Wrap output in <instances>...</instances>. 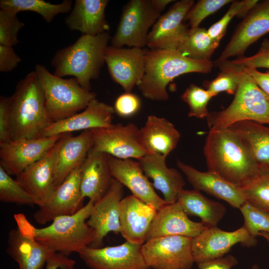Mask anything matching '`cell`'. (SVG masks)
<instances>
[{
    "mask_svg": "<svg viewBox=\"0 0 269 269\" xmlns=\"http://www.w3.org/2000/svg\"><path fill=\"white\" fill-rule=\"evenodd\" d=\"M0 201L6 203L33 205L30 195L0 165Z\"/></svg>",
    "mask_w": 269,
    "mask_h": 269,
    "instance_id": "37",
    "label": "cell"
},
{
    "mask_svg": "<svg viewBox=\"0 0 269 269\" xmlns=\"http://www.w3.org/2000/svg\"><path fill=\"white\" fill-rule=\"evenodd\" d=\"M241 188L246 201L269 213V167L260 166L259 175Z\"/></svg>",
    "mask_w": 269,
    "mask_h": 269,
    "instance_id": "36",
    "label": "cell"
},
{
    "mask_svg": "<svg viewBox=\"0 0 269 269\" xmlns=\"http://www.w3.org/2000/svg\"><path fill=\"white\" fill-rule=\"evenodd\" d=\"M192 239L181 236L154 238L141 245L142 253L151 269H191L195 263Z\"/></svg>",
    "mask_w": 269,
    "mask_h": 269,
    "instance_id": "9",
    "label": "cell"
},
{
    "mask_svg": "<svg viewBox=\"0 0 269 269\" xmlns=\"http://www.w3.org/2000/svg\"><path fill=\"white\" fill-rule=\"evenodd\" d=\"M93 143L92 149L121 159H139L147 153L140 137V129L133 123L113 124L111 126L91 130Z\"/></svg>",
    "mask_w": 269,
    "mask_h": 269,
    "instance_id": "10",
    "label": "cell"
},
{
    "mask_svg": "<svg viewBox=\"0 0 269 269\" xmlns=\"http://www.w3.org/2000/svg\"><path fill=\"white\" fill-rule=\"evenodd\" d=\"M109 31L96 36L82 34L72 44L57 50L51 61L54 74L72 76L84 89L91 91V81L98 78L105 63Z\"/></svg>",
    "mask_w": 269,
    "mask_h": 269,
    "instance_id": "4",
    "label": "cell"
},
{
    "mask_svg": "<svg viewBox=\"0 0 269 269\" xmlns=\"http://www.w3.org/2000/svg\"><path fill=\"white\" fill-rule=\"evenodd\" d=\"M217 67L220 72L214 79L203 82L205 89L213 97L222 92L235 95L240 83V67L232 64L229 60Z\"/></svg>",
    "mask_w": 269,
    "mask_h": 269,
    "instance_id": "35",
    "label": "cell"
},
{
    "mask_svg": "<svg viewBox=\"0 0 269 269\" xmlns=\"http://www.w3.org/2000/svg\"><path fill=\"white\" fill-rule=\"evenodd\" d=\"M194 3L193 0L177 1L160 15L148 33L146 46L149 49H178L189 30L183 22Z\"/></svg>",
    "mask_w": 269,
    "mask_h": 269,
    "instance_id": "16",
    "label": "cell"
},
{
    "mask_svg": "<svg viewBox=\"0 0 269 269\" xmlns=\"http://www.w3.org/2000/svg\"><path fill=\"white\" fill-rule=\"evenodd\" d=\"M177 165L194 189L224 200L235 208L239 209L246 202L241 187L216 173L208 170L200 171L180 160L177 161Z\"/></svg>",
    "mask_w": 269,
    "mask_h": 269,
    "instance_id": "25",
    "label": "cell"
},
{
    "mask_svg": "<svg viewBox=\"0 0 269 269\" xmlns=\"http://www.w3.org/2000/svg\"><path fill=\"white\" fill-rule=\"evenodd\" d=\"M229 128L243 140L260 166L269 167V127L245 121L236 123Z\"/></svg>",
    "mask_w": 269,
    "mask_h": 269,
    "instance_id": "32",
    "label": "cell"
},
{
    "mask_svg": "<svg viewBox=\"0 0 269 269\" xmlns=\"http://www.w3.org/2000/svg\"><path fill=\"white\" fill-rule=\"evenodd\" d=\"M115 113L114 107L100 101L96 98L81 112L51 123L41 132L39 137L109 127L113 125Z\"/></svg>",
    "mask_w": 269,
    "mask_h": 269,
    "instance_id": "20",
    "label": "cell"
},
{
    "mask_svg": "<svg viewBox=\"0 0 269 269\" xmlns=\"http://www.w3.org/2000/svg\"><path fill=\"white\" fill-rule=\"evenodd\" d=\"M34 71L42 87L47 112L52 122L79 113L96 98V93L84 89L74 77H58L40 64L35 65Z\"/></svg>",
    "mask_w": 269,
    "mask_h": 269,
    "instance_id": "7",
    "label": "cell"
},
{
    "mask_svg": "<svg viewBox=\"0 0 269 269\" xmlns=\"http://www.w3.org/2000/svg\"><path fill=\"white\" fill-rule=\"evenodd\" d=\"M110 157L107 153L91 149L81 167L82 195L94 203L107 192L114 179L110 168Z\"/></svg>",
    "mask_w": 269,
    "mask_h": 269,
    "instance_id": "24",
    "label": "cell"
},
{
    "mask_svg": "<svg viewBox=\"0 0 269 269\" xmlns=\"http://www.w3.org/2000/svg\"><path fill=\"white\" fill-rule=\"evenodd\" d=\"M242 67L244 71L253 79L258 87L267 96H269V69L265 72H262L257 69Z\"/></svg>",
    "mask_w": 269,
    "mask_h": 269,
    "instance_id": "49",
    "label": "cell"
},
{
    "mask_svg": "<svg viewBox=\"0 0 269 269\" xmlns=\"http://www.w3.org/2000/svg\"><path fill=\"white\" fill-rule=\"evenodd\" d=\"M239 67L240 83L234 99L225 109L209 113L206 118L210 130L227 129L245 121L269 125L268 96L243 67Z\"/></svg>",
    "mask_w": 269,
    "mask_h": 269,
    "instance_id": "6",
    "label": "cell"
},
{
    "mask_svg": "<svg viewBox=\"0 0 269 269\" xmlns=\"http://www.w3.org/2000/svg\"><path fill=\"white\" fill-rule=\"evenodd\" d=\"M6 251L17 264L18 269H41L56 253L34 239L24 236L18 229L9 231Z\"/></svg>",
    "mask_w": 269,
    "mask_h": 269,
    "instance_id": "29",
    "label": "cell"
},
{
    "mask_svg": "<svg viewBox=\"0 0 269 269\" xmlns=\"http://www.w3.org/2000/svg\"><path fill=\"white\" fill-rule=\"evenodd\" d=\"M10 97L0 98V142L9 141L8 134Z\"/></svg>",
    "mask_w": 269,
    "mask_h": 269,
    "instance_id": "46",
    "label": "cell"
},
{
    "mask_svg": "<svg viewBox=\"0 0 269 269\" xmlns=\"http://www.w3.org/2000/svg\"><path fill=\"white\" fill-rule=\"evenodd\" d=\"M246 3V0H233L222 17L207 29L212 39L220 42L226 32L229 23L234 17L237 16L241 13Z\"/></svg>",
    "mask_w": 269,
    "mask_h": 269,
    "instance_id": "42",
    "label": "cell"
},
{
    "mask_svg": "<svg viewBox=\"0 0 269 269\" xmlns=\"http://www.w3.org/2000/svg\"><path fill=\"white\" fill-rule=\"evenodd\" d=\"M252 269H261L258 265L255 264L252 266Z\"/></svg>",
    "mask_w": 269,
    "mask_h": 269,
    "instance_id": "52",
    "label": "cell"
},
{
    "mask_svg": "<svg viewBox=\"0 0 269 269\" xmlns=\"http://www.w3.org/2000/svg\"><path fill=\"white\" fill-rule=\"evenodd\" d=\"M146 51L137 47L117 48L111 45L107 48L105 59L109 74L125 92H131L142 79Z\"/></svg>",
    "mask_w": 269,
    "mask_h": 269,
    "instance_id": "17",
    "label": "cell"
},
{
    "mask_svg": "<svg viewBox=\"0 0 269 269\" xmlns=\"http://www.w3.org/2000/svg\"><path fill=\"white\" fill-rule=\"evenodd\" d=\"M109 163L113 178L127 187L133 195L157 210L167 204L155 191L138 161L121 159L110 155Z\"/></svg>",
    "mask_w": 269,
    "mask_h": 269,
    "instance_id": "21",
    "label": "cell"
},
{
    "mask_svg": "<svg viewBox=\"0 0 269 269\" xmlns=\"http://www.w3.org/2000/svg\"><path fill=\"white\" fill-rule=\"evenodd\" d=\"M160 13L152 0L129 1L124 6L116 31L111 38V46L140 48L146 46L148 30Z\"/></svg>",
    "mask_w": 269,
    "mask_h": 269,
    "instance_id": "8",
    "label": "cell"
},
{
    "mask_svg": "<svg viewBox=\"0 0 269 269\" xmlns=\"http://www.w3.org/2000/svg\"><path fill=\"white\" fill-rule=\"evenodd\" d=\"M81 167L72 171L56 188L50 201L34 213L33 218L37 223L44 225L57 217L73 215L83 207L84 198L80 189Z\"/></svg>",
    "mask_w": 269,
    "mask_h": 269,
    "instance_id": "19",
    "label": "cell"
},
{
    "mask_svg": "<svg viewBox=\"0 0 269 269\" xmlns=\"http://www.w3.org/2000/svg\"><path fill=\"white\" fill-rule=\"evenodd\" d=\"M108 2V0H76L65 18L66 26L70 30L93 36L109 31L105 15Z\"/></svg>",
    "mask_w": 269,
    "mask_h": 269,
    "instance_id": "27",
    "label": "cell"
},
{
    "mask_svg": "<svg viewBox=\"0 0 269 269\" xmlns=\"http://www.w3.org/2000/svg\"><path fill=\"white\" fill-rule=\"evenodd\" d=\"M238 264L237 259L234 256L229 255L197 266L199 269H232Z\"/></svg>",
    "mask_w": 269,
    "mask_h": 269,
    "instance_id": "48",
    "label": "cell"
},
{
    "mask_svg": "<svg viewBox=\"0 0 269 269\" xmlns=\"http://www.w3.org/2000/svg\"><path fill=\"white\" fill-rule=\"evenodd\" d=\"M76 262L60 253H54L46 263L45 269H74Z\"/></svg>",
    "mask_w": 269,
    "mask_h": 269,
    "instance_id": "47",
    "label": "cell"
},
{
    "mask_svg": "<svg viewBox=\"0 0 269 269\" xmlns=\"http://www.w3.org/2000/svg\"><path fill=\"white\" fill-rule=\"evenodd\" d=\"M157 210L133 195L120 203V233L126 241L143 245Z\"/></svg>",
    "mask_w": 269,
    "mask_h": 269,
    "instance_id": "22",
    "label": "cell"
},
{
    "mask_svg": "<svg viewBox=\"0 0 269 269\" xmlns=\"http://www.w3.org/2000/svg\"><path fill=\"white\" fill-rule=\"evenodd\" d=\"M213 62L188 58L177 50H146L144 75L137 86L149 100L165 101L168 84L180 75L190 73H209Z\"/></svg>",
    "mask_w": 269,
    "mask_h": 269,
    "instance_id": "3",
    "label": "cell"
},
{
    "mask_svg": "<svg viewBox=\"0 0 269 269\" xmlns=\"http://www.w3.org/2000/svg\"><path fill=\"white\" fill-rule=\"evenodd\" d=\"M65 134L40 159L16 176L15 180L30 195L39 207L48 203L56 188L54 174L56 160Z\"/></svg>",
    "mask_w": 269,
    "mask_h": 269,
    "instance_id": "11",
    "label": "cell"
},
{
    "mask_svg": "<svg viewBox=\"0 0 269 269\" xmlns=\"http://www.w3.org/2000/svg\"><path fill=\"white\" fill-rule=\"evenodd\" d=\"M232 64L247 68L257 69L265 68L269 69V39H265L258 51L254 55L245 56L233 60H229Z\"/></svg>",
    "mask_w": 269,
    "mask_h": 269,
    "instance_id": "43",
    "label": "cell"
},
{
    "mask_svg": "<svg viewBox=\"0 0 269 269\" xmlns=\"http://www.w3.org/2000/svg\"><path fill=\"white\" fill-rule=\"evenodd\" d=\"M207 228L202 222L190 220L177 201L173 203H167L157 211L148 231L146 241L169 236L193 238Z\"/></svg>",
    "mask_w": 269,
    "mask_h": 269,
    "instance_id": "23",
    "label": "cell"
},
{
    "mask_svg": "<svg viewBox=\"0 0 269 269\" xmlns=\"http://www.w3.org/2000/svg\"><path fill=\"white\" fill-rule=\"evenodd\" d=\"M124 194V186L114 179L107 192L94 203L87 221L95 232V238L90 247H102L104 239L108 233L120 234V203Z\"/></svg>",
    "mask_w": 269,
    "mask_h": 269,
    "instance_id": "18",
    "label": "cell"
},
{
    "mask_svg": "<svg viewBox=\"0 0 269 269\" xmlns=\"http://www.w3.org/2000/svg\"><path fill=\"white\" fill-rule=\"evenodd\" d=\"M93 143L91 130L84 131L75 136L68 134L64 137L55 163L54 184L56 188L72 171L82 166Z\"/></svg>",
    "mask_w": 269,
    "mask_h": 269,
    "instance_id": "28",
    "label": "cell"
},
{
    "mask_svg": "<svg viewBox=\"0 0 269 269\" xmlns=\"http://www.w3.org/2000/svg\"><path fill=\"white\" fill-rule=\"evenodd\" d=\"M203 152L208 170L238 187L247 184L260 172L249 147L230 128L210 130Z\"/></svg>",
    "mask_w": 269,
    "mask_h": 269,
    "instance_id": "1",
    "label": "cell"
},
{
    "mask_svg": "<svg viewBox=\"0 0 269 269\" xmlns=\"http://www.w3.org/2000/svg\"><path fill=\"white\" fill-rule=\"evenodd\" d=\"M78 254L90 269H151L144 259L141 245L127 241L114 246H88Z\"/></svg>",
    "mask_w": 269,
    "mask_h": 269,
    "instance_id": "14",
    "label": "cell"
},
{
    "mask_svg": "<svg viewBox=\"0 0 269 269\" xmlns=\"http://www.w3.org/2000/svg\"><path fill=\"white\" fill-rule=\"evenodd\" d=\"M258 235L264 237L269 245V233L267 232H261L259 233Z\"/></svg>",
    "mask_w": 269,
    "mask_h": 269,
    "instance_id": "51",
    "label": "cell"
},
{
    "mask_svg": "<svg viewBox=\"0 0 269 269\" xmlns=\"http://www.w3.org/2000/svg\"><path fill=\"white\" fill-rule=\"evenodd\" d=\"M140 106V100L137 95L131 92H125L117 98L114 108L119 116L129 118L136 114Z\"/></svg>",
    "mask_w": 269,
    "mask_h": 269,
    "instance_id": "44",
    "label": "cell"
},
{
    "mask_svg": "<svg viewBox=\"0 0 269 269\" xmlns=\"http://www.w3.org/2000/svg\"><path fill=\"white\" fill-rule=\"evenodd\" d=\"M268 100H269V96H268Z\"/></svg>",
    "mask_w": 269,
    "mask_h": 269,
    "instance_id": "53",
    "label": "cell"
},
{
    "mask_svg": "<svg viewBox=\"0 0 269 269\" xmlns=\"http://www.w3.org/2000/svg\"><path fill=\"white\" fill-rule=\"evenodd\" d=\"M177 201L188 216L199 217L207 228L217 227L226 212L223 204L208 199L194 189H182L178 193Z\"/></svg>",
    "mask_w": 269,
    "mask_h": 269,
    "instance_id": "31",
    "label": "cell"
},
{
    "mask_svg": "<svg viewBox=\"0 0 269 269\" xmlns=\"http://www.w3.org/2000/svg\"><path fill=\"white\" fill-rule=\"evenodd\" d=\"M24 26L17 13L0 10V44L13 47L19 43V31Z\"/></svg>",
    "mask_w": 269,
    "mask_h": 269,
    "instance_id": "40",
    "label": "cell"
},
{
    "mask_svg": "<svg viewBox=\"0 0 269 269\" xmlns=\"http://www.w3.org/2000/svg\"><path fill=\"white\" fill-rule=\"evenodd\" d=\"M256 237L249 234L243 226L232 232L222 230L217 227L207 228L192 239V251L197 265L224 257L235 245L255 246Z\"/></svg>",
    "mask_w": 269,
    "mask_h": 269,
    "instance_id": "13",
    "label": "cell"
},
{
    "mask_svg": "<svg viewBox=\"0 0 269 269\" xmlns=\"http://www.w3.org/2000/svg\"><path fill=\"white\" fill-rule=\"evenodd\" d=\"M21 58L11 46L0 44V71H11L21 62Z\"/></svg>",
    "mask_w": 269,
    "mask_h": 269,
    "instance_id": "45",
    "label": "cell"
},
{
    "mask_svg": "<svg viewBox=\"0 0 269 269\" xmlns=\"http://www.w3.org/2000/svg\"><path fill=\"white\" fill-rule=\"evenodd\" d=\"M181 134L167 119L149 115L140 129L141 143L147 153H156L165 157L177 146Z\"/></svg>",
    "mask_w": 269,
    "mask_h": 269,
    "instance_id": "30",
    "label": "cell"
},
{
    "mask_svg": "<svg viewBox=\"0 0 269 269\" xmlns=\"http://www.w3.org/2000/svg\"><path fill=\"white\" fill-rule=\"evenodd\" d=\"M52 123L40 82L32 71L18 81L10 97L9 140L38 138Z\"/></svg>",
    "mask_w": 269,
    "mask_h": 269,
    "instance_id": "2",
    "label": "cell"
},
{
    "mask_svg": "<svg viewBox=\"0 0 269 269\" xmlns=\"http://www.w3.org/2000/svg\"><path fill=\"white\" fill-rule=\"evenodd\" d=\"M94 204L89 200L75 214L57 217L46 227L36 228L31 225L29 237L67 257L73 253L78 254L90 246L95 238L94 230L86 222Z\"/></svg>",
    "mask_w": 269,
    "mask_h": 269,
    "instance_id": "5",
    "label": "cell"
},
{
    "mask_svg": "<svg viewBox=\"0 0 269 269\" xmlns=\"http://www.w3.org/2000/svg\"><path fill=\"white\" fill-rule=\"evenodd\" d=\"M174 1L173 0H152L156 7L161 12L166 6L170 2Z\"/></svg>",
    "mask_w": 269,
    "mask_h": 269,
    "instance_id": "50",
    "label": "cell"
},
{
    "mask_svg": "<svg viewBox=\"0 0 269 269\" xmlns=\"http://www.w3.org/2000/svg\"><path fill=\"white\" fill-rule=\"evenodd\" d=\"M64 134L0 142V165L9 175L16 176L43 157Z\"/></svg>",
    "mask_w": 269,
    "mask_h": 269,
    "instance_id": "15",
    "label": "cell"
},
{
    "mask_svg": "<svg viewBox=\"0 0 269 269\" xmlns=\"http://www.w3.org/2000/svg\"><path fill=\"white\" fill-rule=\"evenodd\" d=\"M72 1L64 0L62 2L53 4L43 0H0V9L17 13L28 11L37 13L48 23L60 13H67L72 9Z\"/></svg>",
    "mask_w": 269,
    "mask_h": 269,
    "instance_id": "33",
    "label": "cell"
},
{
    "mask_svg": "<svg viewBox=\"0 0 269 269\" xmlns=\"http://www.w3.org/2000/svg\"><path fill=\"white\" fill-rule=\"evenodd\" d=\"M166 158L159 154L147 153L137 161L145 175L152 180L154 188L160 191L163 199L170 204L177 201L185 182L177 169L167 167Z\"/></svg>",
    "mask_w": 269,
    "mask_h": 269,
    "instance_id": "26",
    "label": "cell"
},
{
    "mask_svg": "<svg viewBox=\"0 0 269 269\" xmlns=\"http://www.w3.org/2000/svg\"><path fill=\"white\" fill-rule=\"evenodd\" d=\"M269 33V0L259 2L243 18L219 57L213 62L217 67L232 57L244 56L248 48Z\"/></svg>",
    "mask_w": 269,
    "mask_h": 269,
    "instance_id": "12",
    "label": "cell"
},
{
    "mask_svg": "<svg viewBox=\"0 0 269 269\" xmlns=\"http://www.w3.org/2000/svg\"><path fill=\"white\" fill-rule=\"evenodd\" d=\"M219 43L211 38L206 29L190 28L177 50L192 59L211 61Z\"/></svg>",
    "mask_w": 269,
    "mask_h": 269,
    "instance_id": "34",
    "label": "cell"
},
{
    "mask_svg": "<svg viewBox=\"0 0 269 269\" xmlns=\"http://www.w3.org/2000/svg\"><path fill=\"white\" fill-rule=\"evenodd\" d=\"M244 219L243 226L256 237L261 232L269 233V213L246 201L239 208Z\"/></svg>",
    "mask_w": 269,
    "mask_h": 269,
    "instance_id": "39",
    "label": "cell"
},
{
    "mask_svg": "<svg viewBox=\"0 0 269 269\" xmlns=\"http://www.w3.org/2000/svg\"><path fill=\"white\" fill-rule=\"evenodd\" d=\"M232 0H199L190 8L185 20L188 21L190 28L199 27L207 16L215 13L224 5L232 3Z\"/></svg>",
    "mask_w": 269,
    "mask_h": 269,
    "instance_id": "41",
    "label": "cell"
},
{
    "mask_svg": "<svg viewBox=\"0 0 269 269\" xmlns=\"http://www.w3.org/2000/svg\"><path fill=\"white\" fill-rule=\"evenodd\" d=\"M213 97L206 89L191 84L186 89L181 98L188 105L189 117L204 119L209 114L207 106Z\"/></svg>",
    "mask_w": 269,
    "mask_h": 269,
    "instance_id": "38",
    "label": "cell"
}]
</instances>
